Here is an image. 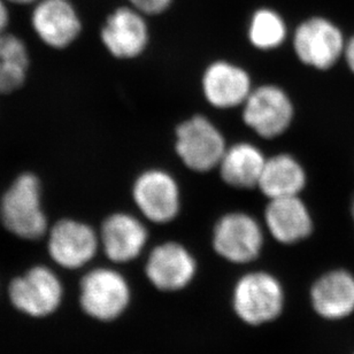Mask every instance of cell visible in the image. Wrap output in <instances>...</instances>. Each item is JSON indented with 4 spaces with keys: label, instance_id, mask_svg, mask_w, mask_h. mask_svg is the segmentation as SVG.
<instances>
[{
    "label": "cell",
    "instance_id": "6da1fadb",
    "mask_svg": "<svg viewBox=\"0 0 354 354\" xmlns=\"http://www.w3.org/2000/svg\"><path fill=\"white\" fill-rule=\"evenodd\" d=\"M0 223L21 241L35 242L48 235L51 225L37 175L24 171L14 178L0 198Z\"/></svg>",
    "mask_w": 354,
    "mask_h": 354
},
{
    "label": "cell",
    "instance_id": "7a4b0ae2",
    "mask_svg": "<svg viewBox=\"0 0 354 354\" xmlns=\"http://www.w3.org/2000/svg\"><path fill=\"white\" fill-rule=\"evenodd\" d=\"M7 298L10 306L24 317L43 320L62 308L65 286L55 269L38 263L10 279Z\"/></svg>",
    "mask_w": 354,
    "mask_h": 354
},
{
    "label": "cell",
    "instance_id": "3957f363",
    "mask_svg": "<svg viewBox=\"0 0 354 354\" xmlns=\"http://www.w3.org/2000/svg\"><path fill=\"white\" fill-rule=\"evenodd\" d=\"M130 300L129 283L115 269L95 267L88 270L80 281V308L92 320L115 321L129 307Z\"/></svg>",
    "mask_w": 354,
    "mask_h": 354
},
{
    "label": "cell",
    "instance_id": "277c9868",
    "mask_svg": "<svg viewBox=\"0 0 354 354\" xmlns=\"http://www.w3.org/2000/svg\"><path fill=\"white\" fill-rule=\"evenodd\" d=\"M227 147L225 136L206 116H192L177 127L175 151L191 171L207 173L218 168Z\"/></svg>",
    "mask_w": 354,
    "mask_h": 354
},
{
    "label": "cell",
    "instance_id": "5b68a950",
    "mask_svg": "<svg viewBox=\"0 0 354 354\" xmlns=\"http://www.w3.org/2000/svg\"><path fill=\"white\" fill-rule=\"evenodd\" d=\"M232 301L241 320L260 326L281 315L284 292L275 276L263 272H249L236 284Z\"/></svg>",
    "mask_w": 354,
    "mask_h": 354
},
{
    "label": "cell",
    "instance_id": "8992f818",
    "mask_svg": "<svg viewBox=\"0 0 354 354\" xmlns=\"http://www.w3.org/2000/svg\"><path fill=\"white\" fill-rule=\"evenodd\" d=\"M46 250L57 267L66 270L84 268L95 259L99 249L98 232L77 218L58 220L48 230Z\"/></svg>",
    "mask_w": 354,
    "mask_h": 354
},
{
    "label": "cell",
    "instance_id": "52a82bcc",
    "mask_svg": "<svg viewBox=\"0 0 354 354\" xmlns=\"http://www.w3.org/2000/svg\"><path fill=\"white\" fill-rule=\"evenodd\" d=\"M293 50L304 65L328 71L344 57L346 39L341 28L326 17L307 19L293 34Z\"/></svg>",
    "mask_w": 354,
    "mask_h": 354
},
{
    "label": "cell",
    "instance_id": "ba28073f",
    "mask_svg": "<svg viewBox=\"0 0 354 354\" xmlns=\"http://www.w3.org/2000/svg\"><path fill=\"white\" fill-rule=\"evenodd\" d=\"M295 109L282 88L265 84L253 88L243 104V120L250 129L266 140L281 136L292 123Z\"/></svg>",
    "mask_w": 354,
    "mask_h": 354
},
{
    "label": "cell",
    "instance_id": "9c48e42d",
    "mask_svg": "<svg viewBox=\"0 0 354 354\" xmlns=\"http://www.w3.org/2000/svg\"><path fill=\"white\" fill-rule=\"evenodd\" d=\"M263 245V232L259 222L245 212L223 215L215 225L213 246L215 252L232 263H248L259 257Z\"/></svg>",
    "mask_w": 354,
    "mask_h": 354
},
{
    "label": "cell",
    "instance_id": "30bf717a",
    "mask_svg": "<svg viewBox=\"0 0 354 354\" xmlns=\"http://www.w3.org/2000/svg\"><path fill=\"white\" fill-rule=\"evenodd\" d=\"M133 199L144 218L157 225L169 223L180 213V187L173 175L162 169H149L137 177Z\"/></svg>",
    "mask_w": 354,
    "mask_h": 354
},
{
    "label": "cell",
    "instance_id": "8fae6325",
    "mask_svg": "<svg viewBox=\"0 0 354 354\" xmlns=\"http://www.w3.org/2000/svg\"><path fill=\"white\" fill-rule=\"evenodd\" d=\"M35 34L48 48L64 50L82 32V19L71 0H38L30 17Z\"/></svg>",
    "mask_w": 354,
    "mask_h": 354
},
{
    "label": "cell",
    "instance_id": "7c38bea8",
    "mask_svg": "<svg viewBox=\"0 0 354 354\" xmlns=\"http://www.w3.org/2000/svg\"><path fill=\"white\" fill-rule=\"evenodd\" d=\"M100 39L114 58L127 60L140 57L150 39L145 15L131 6L116 8L106 19Z\"/></svg>",
    "mask_w": 354,
    "mask_h": 354
},
{
    "label": "cell",
    "instance_id": "4fadbf2b",
    "mask_svg": "<svg viewBox=\"0 0 354 354\" xmlns=\"http://www.w3.org/2000/svg\"><path fill=\"white\" fill-rule=\"evenodd\" d=\"M98 234L100 249L114 263H130L138 258L149 239L143 222L124 212L109 215Z\"/></svg>",
    "mask_w": 354,
    "mask_h": 354
},
{
    "label": "cell",
    "instance_id": "5bb4252c",
    "mask_svg": "<svg viewBox=\"0 0 354 354\" xmlns=\"http://www.w3.org/2000/svg\"><path fill=\"white\" fill-rule=\"evenodd\" d=\"M197 272L194 256L176 242H167L152 250L147 258V279L161 291H177L190 284Z\"/></svg>",
    "mask_w": 354,
    "mask_h": 354
},
{
    "label": "cell",
    "instance_id": "9a60e30c",
    "mask_svg": "<svg viewBox=\"0 0 354 354\" xmlns=\"http://www.w3.org/2000/svg\"><path fill=\"white\" fill-rule=\"evenodd\" d=\"M201 88L209 105L215 109H230L243 106L253 86L245 69L220 60L211 64L205 71Z\"/></svg>",
    "mask_w": 354,
    "mask_h": 354
},
{
    "label": "cell",
    "instance_id": "2e32d148",
    "mask_svg": "<svg viewBox=\"0 0 354 354\" xmlns=\"http://www.w3.org/2000/svg\"><path fill=\"white\" fill-rule=\"evenodd\" d=\"M266 227L286 245L307 239L313 232V218L299 196L270 199L265 209Z\"/></svg>",
    "mask_w": 354,
    "mask_h": 354
},
{
    "label": "cell",
    "instance_id": "e0dca14e",
    "mask_svg": "<svg viewBox=\"0 0 354 354\" xmlns=\"http://www.w3.org/2000/svg\"><path fill=\"white\" fill-rule=\"evenodd\" d=\"M310 301L320 317L342 320L354 312V276L336 269L321 276L310 289Z\"/></svg>",
    "mask_w": 354,
    "mask_h": 354
},
{
    "label": "cell",
    "instance_id": "ac0fdd59",
    "mask_svg": "<svg viewBox=\"0 0 354 354\" xmlns=\"http://www.w3.org/2000/svg\"><path fill=\"white\" fill-rule=\"evenodd\" d=\"M267 158L254 144L237 143L227 147L218 169L225 184L237 189L258 187Z\"/></svg>",
    "mask_w": 354,
    "mask_h": 354
},
{
    "label": "cell",
    "instance_id": "d6986e66",
    "mask_svg": "<svg viewBox=\"0 0 354 354\" xmlns=\"http://www.w3.org/2000/svg\"><path fill=\"white\" fill-rule=\"evenodd\" d=\"M306 171L291 154L267 158L258 189L270 199L299 196L306 187Z\"/></svg>",
    "mask_w": 354,
    "mask_h": 354
},
{
    "label": "cell",
    "instance_id": "ffe728a7",
    "mask_svg": "<svg viewBox=\"0 0 354 354\" xmlns=\"http://www.w3.org/2000/svg\"><path fill=\"white\" fill-rule=\"evenodd\" d=\"M30 68V55L24 39L7 31L0 32V95L22 88Z\"/></svg>",
    "mask_w": 354,
    "mask_h": 354
},
{
    "label": "cell",
    "instance_id": "44dd1931",
    "mask_svg": "<svg viewBox=\"0 0 354 354\" xmlns=\"http://www.w3.org/2000/svg\"><path fill=\"white\" fill-rule=\"evenodd\" d=\"M249 41L261 51L277 48L286 39V24L283 17L270 8H261L253 14L250 21Z\"/></svg>",
    "mask_w": 354,
    "mask_h": 354
},
{
    "label": "cell",
    "instance_id": "7402d4cb",
    "mask_svg": "<svg viewBox=\"0 0 354 354\" xmlns=\"http://www.w3.org/2000/svg\"><path fill=\"white\" fill-rule=\"evenodd\" d=\"M130 6L144 15H158L164 13L171 6L173 0H128Z\"/></svg>",
    "mask_w": 354,
    "mask_h": 354
},
{
    "label": "cell",
    "instance_id": "603a6c76",
    "mask_svg": "<svg viewBox=\"0 0 354 354\" xmlns=\"http://www.w3.org/2000/svg\"><path fill=\"white\" fill-rule=\"evenodd\" d=\"M343 58L345 59L348 69L354 74V35L348 41H346Z\"/></svg>",
    "mask_w": 354,
    "mask_h": 354
},
{
    "label": "cell",
    "instance_id": "cb8c5ba5",
    "mask_svg": "<svg viewBox=\"0 0 354 354\" xmlns=\"http://www.w3.org/2000/svg\"><path fill=\"white\" fill-rule=\"evenodd\" d=\"M10 10L6 0H0V32L7 30L10 24Z\"/></svg>",
    "mask_w": 354,
    "mask_h": 354
},
{
    "label": "cell",
    "instance_id": "d4e9b609",
    "mask_svg": "<svg viewBox=\"0 0 354 354\" xmlns=\"http://www.w3.org/2000/svg\"><path fill=\"white\" fill-rule=\"evenodd\" d=\"M7 3H17V5H34L38 0H6Z\"/></svg>",
    "mask_w": 354,
    "mask_h": 354
},
{
    "label": "cell",
    "instance_id": "484cf974",
    "mask_svg": "<svg viewBox=\"0 0 354 354\" xmlns=\"http://www.w3.org/2000/svg\"><path fill=\"white\" fill-rule=\"evenodd\" d=\"M352 216H353L354 218V199L353 203H352Z\"/></svg>",
    "mask_w": 354,
    "mask_h": 354
}]
</instances>
